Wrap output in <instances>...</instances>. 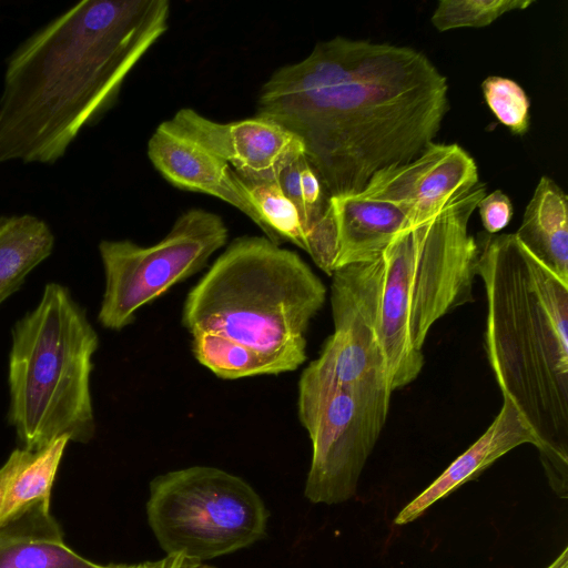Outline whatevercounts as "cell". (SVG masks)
<instances>
[{"mask_svg": "<svg viewBox=\"0 0 568 568\" xmlns=\"http://www.w3.org/2000/svg\"><path fill=\"white\" fill-rule=\"evenodd\" d=\"M59 438L43 448L14 449L0 467V527L27 511L50 506L54 479L69 443Z\"/></svg>", "mask_w": 568, "mask_h": 568, "instance_id": "2e32d148", "label": "cell"}, {"mask_svg": "<svg viewBox=\"0 0 568 568\" xmlns=\"http://www.w3.org/2000/svg\"><path fill=\"white\" fill-rule=\"evenodd\" d=\"M485 194L479 182L404 227L374 260L331 276L333 318L354 321L371 333L393 392L422 372L432 326L473 302L478 243L468 224Z\"/></svg>", "mask_w": 568, "mask_h": 568, "instance_id": "3957f363", "label": "cell"}, {"mask_svg": "<svg viewBox=\"0 0 568 568\" xmlns=\"http://www.w3.org/2000/svg\"><path fill=\"white\" fill-rule=\"evenodd\" d=\"M514 234L528 252L568 282V202L554 180L540 178Z\"/></svg>", "mask_w": 568, "mask_h": 568, "instance_id": "e0dca14e", "label": "cell"}, {"mask_svg": "<svg viewBox=\"0 0 568 568\" xmlns=\"http://www.w3.org/2000/svg\"><path fill=\"white\" fill-rule=\"evenodd\" d=\"M240 179L260 215L264 236L277 245L290 242L307 253V229L298 209L284 194L277 181Z\"/></svg>", "mask_w": 568, "mask_h": 568, "instance_id": "ffe728a7", "label": "cell"}, {"mask_svg": "<svg viewBox=\"0 0 568 568\" xmlns=\"http://www.w3.org/2000/svg\"><path fill=\"white\" fill-rule=\"evenodd\" d=\"M148 156L172 185L217 197L240 210L261 229L260 215L242 180L212 152L162 122L149 139Z\"/></svg>", "mask_w": 568, "mask_h": 568, "instance_id": "7c38bea8", "label": "cell"}, {"mask_svg": "<svg viewBox=\"0 0 568 568\" xmlns=\"http://www.w3.org/2000/svg\"><path fill=\"white\" fill-rule=\"evenodd\" d=\"M448 106L447 79L420 51L335 37L276 70L256 115L302 142L331 197L361 192L378 171L417 158Z\"/></svg>", "mask_w": 568, "mask_h": 568, "instance_id": "6da1fadb", "label": "cell"}, {"mask_svg": "<svg viewBox=\"0 0 568 568\" xmlns=\"http://www.w3.org/2000/svg\"><path fill=\"white\" fill-rule=\"evenodd\" d=\"M481 90L488 108L503 125L518 135L528 131L530 102L516 81L498 75L488 77L483 81Z\"/></svg>", "mask_w": 568, "mask_h": 568, "instance_id": "603a6c76", "label": "cell"}, {"mask_svg": "<svg viewBox=\"0 0 568 568\" xmlns=\"http://www.w3.org/2000/svg\"><path fill=\"white\" fill-rule=\"evenodd\" d=\"M284 194L298 209L308 232L311 256L318 226L326 213L329 195L305 153L287 163L276 179Z\"/></svg>", "mask_w": 568, "mask_h": 568, "instance_id": "44dd1931", "label": "cell"}, {"mask_svg": "<svg viewBox=\"0 0 568 568\" xmlns=\"http://www.w3.org/2000/svg\"><path fill=\"white\" fill-rule=\"evenodd\" d=\"M0 568H97V564L69 548L50 506H39L0 527Z\"/></svg>", "mask_w": 568, "mask_h": 568, "instance_id": "9a60e30c", "label": "cell"}, {"mask_svg": "<svg viewBox=\"0 0 568 568\" xmlns=\"http://www.w3.org/2000/svg\"><path fill=\"white\" fill-rule=\"evenodd\" d=\"M478 183V168L462 146L433 142L413 161L375 173L362 191L397 206L413 224Z\"/></svg>", "mask_w": 568, "mask_h": 568, "instance_id": "8fae6325", "label": "cell"}, {"mask_svg": "<svg viewBox=\"0 0 568 568\" xmlns=\"http://www.w3.org/2000/svg\"><path fill=\"white\" fill-rule=\"evenodd\" d=\"M477 209L483 226L488 234H498L510 222L514 207L510 199L500 190L485 194Z\"/></svg>", "mask_w": 568, "mask_h": 568, "instance_id": "cb8c5ba5", "label": "cell"}, {"mask_svg": "<svg viewBox=\"0 0 568 568\" xmlns=\"http://www.w3.org/2000/svg\"><path fill=\"white\" fill-rule=\"evenodd\" d=\"M194 358L222 379H240L291 372L283 362L212 333L191 335Z\"/></svg>", "mask_w": 568, "mask_h": 568, "instance_id": "d6986e66", "label": "cell"}, {"mask_svg": "<svg viewBox=\"0 0 568 568\" xmlns=\"http://www.w3.org/2000/svg\"><path fill=\"white\" fill-rule=\"evenodd\" d=\"M97 568H98V564H97Z\"/></svg>", "mask_w": 568, "mask_h": 568, "instance_id": "484cf974", "label": "cell"}, {"mask_svg": "<svg viewBox=\"0 0 568 568\" xmlns=\"http://www.w3.org/2000/svg\"><path fill=\"white\" fill-rule=\"evenodd\" d=\"M164 123L247 180H276L287 163L304 153L302 142L293 133L258 115L223 123L182 108Z\"/></svg>", "mask_w": 568, "mask_h": 568, "instance_id": "30bf717a", "label": "cell"}, {"mask_svg": "<svg viewBox=\"0 0 568 568\" xmlns=\"http://www.w3.org/2000/svg\"><path fill=\"white\" fill-rule=\"evenodd\" d=\"M169 17L168 0H84L23 40L6 62L0 165L63 158L113 105Z\"/></svg>", "mask_w": 568, "mask_h": 568, "instance_id": "7a4b0ae2", "label": "cell"}, {"mask_svg": "<svg viewBox=\"0 0 568 568\" xmlns=\"http://www.w3.org/2000/svg\"><path fill=\"white\" fill-rule=\"evenodd\" d=\"M532 3L530 0H442L430 20L438 31L483 28L509 11L524 10Z\"/></svg>", "mask_w": 568, "mask_h": 568, "instance_id": "7402d4cb", "label": "cell"}, {"mask_svg": "<svg viewBox=\"0 0 568 568\" xmlns=\"http://www.w3.org/2000/svg\"><path fill=\"white\" fill-rule=\"evenodd\" d=\"M148 524L165 554L206 561L264 538L268 510L243 478L212 466H190L150 481Z\"/></svg>", "mask_w": 568, "mask_h": 568, "instance_id": "52a82bcc", "label": "cell"}, {"mask_svg": "<svg viewBox=\"0 0 568 568\" xmlns=\"http://www.w3.org/2000/svg\"><path fill=\"white\" fill-rule=\"evenodd\" d=\"M326 300V287L294 251L265 236L233 240L189 291L182 326L212 333L286 364L307 358L306 333Z\"/></svg>", "mask_w": 568, "mask_h": 568, "instance_id": "5b68a950", "label": "cell"}, {"mask_svg": "<svg viewBox=\"0 0 568 568\" xmlns=\"http://www.w3.org/2000/svg\"><path fill=\"white\" fill-rule=\"evenodd\" d=\"M98 568H215L205 561H199L181 554H165L161 559L138 564L98 565Z\"/></svg>", "mask_w": 568, "mask_h": 568, "instance_id": "d4e9b609", "label": "cell"}, {"mask_svg": "<svg viewBox=\"0 0 568 568\" xmlns=\"http://www.w3.org/2000/svg\"><path fill=\"white\" fill-rule=\"evenodd\" d=\"M392 393L347 387L297 389V414L312 443L304 495L336 505L356 494L365 463L385 425Z\"/></svg>", "mask_w": 568, "mask_h": 568, "instance_id": "9c48e42d", "label": "cell"}, {"mask_svg": "<svg viewBox=\"0 0 568 568\" xmlns=\"http://www.w3.org/2000/svg\"><path fill=\"white\" fill-rule=\"evenodd\" d=\"M336 242L334 271L377 257L410 221L397 206L364 191L331 196L327 206Z\"/></svg>", "mask_w": 568, "mask_h": 568, "instance_id": "5bb4252c", "label": "cell"}, {"mask_svg": "<svg viewBox=\"0 0 568 568\" xmlns=\"http://www.w3.org/2000/svg\"><path fill=\"white\" fill-rule=\"evenodd\" d=\"M476 274L487 315L485 349L503 398L537 439L552 483L568 466V282L528 252L514 233L486 234Z\"/></svg>", "mask_w": 568, "mask_h": 568, "instance_id": "277c9868", "label": "cell"}, {"mask_svg": "<svg viewBox=\"0 0 568 568\" xmlns=\"http://www.w3.org/2000/svg\"><path fill=\"white\" fill-rule=\"evenodd\" d=\"M523 444L537 447V439L518 410L504 399L485 433L396 515L395 525L403 526L419 518L436 501L477 478L497 459Z\"/></svg>", "mask_w": 568, "mask_h": 568, "instance_id": "4fadbf2b", "label": "cell"}, {"mask_svg": "<svg viewBox=\"0 0 568 568\" xmlns=\"http://www.w3.org/2000/svg\"><path fill=\"white\" fill-rule=\"evenodd\" d=\"M227 239L220 215L191 209L153 245L102 240L99 254L105 284L98 312L100 325L121 331L132 324L140 308L201 271Z\"/></svg>", "mask_w": 568, "mask_h": 568, "instance_id": "ba28073f", "label": "cell"}, {"mask_svg": "<svg viewBox=\"0 0 568 568\" xmlns=\"http://www.w3.org/2000/svg\"><path fill=\"white\" fill-rule=\"evenodd\" d=\"M53 247L54 235L44 220L29 213L0 216V305L20 290Z\"/></svg>", "mask_w": 568, "mask_h": 568, "instance_id": "ac0fdd59", "label": "cell"}, {"mask_svg": "<svg viewBox=\"0 0 568 568\" xmlns=\"http://www.w3.org/2000/svg\"><path fill=\"white\" fill-rule=\"evenodd\" d=\"M99 335L70 290L45 284L37 306L11 329L8 424L23 448L68 437L87 444L97 423L91 394Z\"/></svg>", "mask_w": 568, "mask_h": 568, "instance_id": "8992f818", "label": "cell"}]
</instances>
